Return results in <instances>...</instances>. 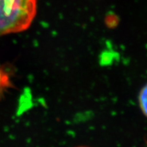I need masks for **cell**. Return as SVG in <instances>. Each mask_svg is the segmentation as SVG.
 <instances>
[{"mask_svg":"<svg viewBox=\"0 0 147 147\" xmlns=\"http://www.w3.org/2000/svg\"><path fill=\"white\" fill-rule=\"evenodd\" d=\"M139 102L142 112L147 117V84L142 89L140 93Z\"/></svg>","mask_w":147,"mask_h":147,"instance_id":"cell-2","label":"cell"},{"mask_svg":"<svg viewBox=\"0 0 147 147\" xmlns=\"http://www.w3.org/2000/svg\"><path fill=\"white\" fill-rule=\"evenodd\" d=\"M80 147H85V146H80Z\"/></svg>","mask_w":147,"mask_h":147,"instance_id":"cell-4","label":"cell"},{"mask_svg":"<svg viewBox=\"0 0 147 147\" xmlns=\"http://www.w3.org/2000/svg\"><path fill=\"white\" fill-rule=\"evenodd\" d=\"M36 5L37 0H0V36L27 29Z\"/></svg>","mask_w":147,"mask_h":147,"instance_id":"cell-1","label":"cell"},{"mask_svg":"<svg viewBox=\"0 0 147 147\" xmlns=\"http://www.w3.org/2000/svg\"><path fill=\"white\" fill-rule=\"evenodd\" d=\"M9 86V78L4 70L0 68V91Z\"/></svg>","mask_w":147,"mask_h":147,"instance_id":"cell-3","label":"cell"}]
</instances>
